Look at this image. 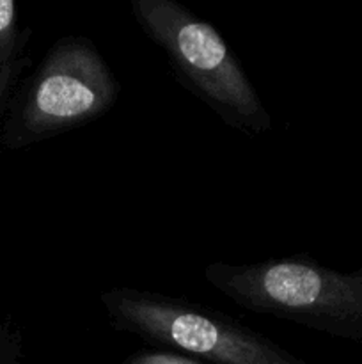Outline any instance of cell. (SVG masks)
I'll use <instances>...</instances> for the list:
<instances>
[{"label":"cell","mask_w":362,"mask_h":364,"mask_svg":"<svg viewBox=\"0 0 362 364\" xmlns=\"http://www.w3.org/2000/svg\"><path fill=\"white\" fill-rule=\"evenodd\" d=\"M204 277L241 308L362 343V269L341 272L293 256L254 265L212 263Z\"/></svg>","instance_id":"obj_1"},{"label":"cell","mask_w":362,"mask_h":364,"mask_svg":"<svg viewBox=\"0 0 362 364\" xmlns=\"http://www.w3.org/2000/svg\"><path fill=\"white\" fill-rule=\"evenodd\" d=\"M131 11L148 38L169 57L185 87L227 127L251 137L272 128L258 91L213 25L174 0H133Z\"/></svg>","instance_id":"obj_2"},{"label":"cell","mask_w":362,"mask_h":364,"mask_svg":"<svg viewBox=\"0 0 362 364\" xmlns=\"http://www.w3.org/2000/svg\"><path fill=\"white\" fill-rule=\"evenodd\" d=\"M119 95L116 75L87 38L59 39L13 96L0 146L21 149L109 112Z\"/></svg>","instance_id":"obj_3"},{"label":"cell","mask_w":362,"mask_h":364,"mask_svg":"<svg viewBox=\"0 0 362 364\" xmlns=\"http://www.w3.org/2000/svg\"><path fill=\"white\" fill-rule=\"evenodd\" d=\"M110 323L149 343L212 364H307L222 313L155 291L112 288L99 295Z\"/></svg>","instance_id":"obj_4"},{"label":"cell","mask_w":362,"mask_h":364,"mask_svg":"<svg viewBox=\"0 0 362 364\" xmlns=\"http://www.w3.org/2000/svg\"><path fill=\"white\" fill-rule=\"evenodd\" d=\"M28 38L31 28L21 27L16 2L0 0V119L6 116L18 78L27 64Z\"/></svg>","instance_id":"obj_5"},{"label":"cell","mask_w":362,"mask_h":364,"mask_svg":"<svg viewBox=\"0 0 362 364\" xmlns=\"http://www.w3.org/2000/svg\"><path fill=\"white\" fill-rule=\"evenodd\" d=\"M123 364H206L188 355L169 350H141L131 354Z\"/></svg>","instance_id":"obj_6"}]
</instances>
